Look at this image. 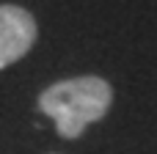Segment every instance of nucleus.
Returning <instances> with one entry per match:
<instances>
[{"label":"nucleus","instance_id":"f257e3e1","mask_svg":"<svg viewBox=\"0 0 157 154\" xmlns=\"http://www.w3.org/2000/svg\"><path fill=\"white\" fill-rule=\"evenodd\" d=\"M113 105V88L105 77L83 74L58 80L39 94V110L52 118L61 138L75 141L91 124L102 121Z\"/></svg>","mask_w":157,"mask_h":154},{"label":"nucleus","instance_id":"f03ea898","mask_svg":"<svg viewBox=\"0 0 157 154\" xmlns=\"http://www.w3.org/2000/svg\"><path fill=\"white\" fill-rule=\"evenodd\" d=\"M36 36H39V25L33 14L22 6L3 3L0 6V69L25 58L36 44Z\"/></svg>","mask_w":157,"mask_h":154}]
</instances>
